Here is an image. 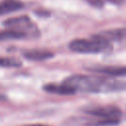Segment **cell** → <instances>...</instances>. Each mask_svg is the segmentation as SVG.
I'll use <instances>...</instances> for the list:
<instances>
[{
    "label": "cell",
    "mask_w": 126,
    "mask_h": 126,
    "mask_svg": "<svg viewBox=\"0 0 126 126\" xmlns=\"http://www.w3.org/2000/svg\"><path fill=\"white\" fill-rule=\"evenodd\" d=\"M88 69L110 77H126V66H93Z\"/></svg>",
    "instance_id": "obj_6"
},
{
    "label": "cell",
    "mask_w": 126,
    "mask_h": 126,
    "mask_svg": "<svg viewBox=\"0 0 126 126\" xmlns=\"http://www.w3.org/2000/svg\"><path fill=\"white\" fill-rule=\"evenodd\" d=\"M22 63L20 60L16 58H11V57H0V67H19L21 66Z\"/></svg>",
    "instance_id": "obj_12"
},
{
    "label": "cell",
    "mask_w": 126,
    "mask_h": 126,
    "mask_svg": "<svg viewBox=\"0 0 126 126\" xmlns=\"http://www.w3.org/2000/svg\"><path fill=\"white\" fill-rule=\"evenodd\" d=\"M84 112L88 115H92L94 117H98L101 119H105L115 123L116 125L119 124L122 111L119 107L114 105H102V106H93L84 109Z\"/></svg>",
    "instance_id": "obj_4"
},
{
    "label": "cell",
    "mask_w": 126,
    "mask_h": 126,
    "mask_svg": "<svg viewBox=\"0 0 126 126\" xmlns=\"http://www.w3.org/2000/svg\"><path fill=\"white\" fill-rule=\"evenodd\" d=\"M95 35L99 36L103 40L107 42L111 41H119L126 39V27L125 28H118V29H112V30H107V31H102Z\"/></svg>",
    "instance_id": "obj_7"
},
{
    "label": "cell",
    "mask_w": 126,
    "mask_h": 126,
    "mask_svg": "<svg viewBox=\"0 0 126 126\" xmlns=\"http://www.w3.org/2000/svg\"><path fill=\"white\" fill-rule=\"evenodd\" d=\"M115 125L116 124L111 121L94 117L92 115L71 116L63 122V126H115Z\"/></svg>",
    "instance_id": "obj_5"
},
{
    "label": "cell",
    "mask_w": 126,
    "mask_h": 126,
    "mask_svg": "<svg viewBox=\"0 0 126 126\" xmlns=\"http://www.w3.org/2000/svg\"><path fill=\"white\" fill-rule=\"evenodd\" d=\"M24 4L18 0H4L0 2V16L23 9Z\"/></svg>",
    "instance_id": "obj_10"
},
{
    "label": "cell",
    "mask_w": 126,
    "mask_h": 126,
    "mask_svg": "<svg viewBox=\"0 0 126 126\" xmlns=\"http://www.w3.org/2000/svg\"><path fill=\"white\" fill-rule=\"evenodd\" d=\"M76 93H111L126 91V81L116 79H106L76 74L67 77L63 82Z\"/></svg>",
    "instance_id": "obj_1"
},
{
    "label": "cell",
    "mask_w": 126,
    "mask_h": 126,
    "mask_svg": "<svg viewBox=\"0 0 126 126\" xmlns=\"http://www.w3.org/2000/svg\"><path fill=\"white\" fill-rule=\"evenodd\" d=\"M69 48L78 53H100L111 48V44L97 35H94L91 39L77 38L69 43Z\"/></svg>",
    "instance_id": "obj_2"
},
{
    "label": "cell",
    "mask_w": 126,
    "mask_h": 126,
    "mask_svg": "<svg viewBox=\"0 0 126 126\" xmlns=\"http://www.w3.org/2000/svg\"><path fill=\"white\" fill-rule=\"evenodd\" d=\"M42 89L50 94H61V95H70L76 94V92L68 87L65 84H47L42 87Z\"/></svg>",
    "instance_id": "obj_8"
},
{
    "label": "cell",
    "mask_w": 126,
    "mask_h": 126,
    "mask_svg": "<svg viewBox=\"0 0 126 126\" xmlns=\"http://www.w3.org/2000/svg\"><path fill=\"white\" fill-rule=\"evenodd\" d=\"M87 1H89L92 5H94V6H96V7H101L102 6V4H103V1H105V0H87ZM106 1H112V2H117L118 0H106Z\"/></svg>",
    "instance_id": "obj_13"
},
{
    "label": "cell",
    "mask_w": 126,
    "mask_h": 126,
    "mask_svg": "<svg viewBox=\"0 0 126 126\" xmlns=\"http://www.w3.org/2000/svg\"><path fill=\"white\" fill-rule=\"evenodd\" d=\"M24 56L32 61H42L53 57V53L45 49H30L24 52Z\"/></svg>",
    "instance_id": "obj_9"
},
{
    "label": "cell",
    "mask_w": 126,
    "mask_h": 126,
    "mask_svg": "<svg viewBox=\"0 0 126 126\" xmlns=\"http://www.w3.org/2000/svg\"><path fill=\"white\" fill-rule=\"evenodd\" d=\"M21 38H26L25 35L17 32L15 30L7 29L5 31H0V40H10V39H21Z\"/></svg>",
    "instance_id": "obj_11"
},
{
    "label": "cell",
    "mask_w": 126,
    "mask_h": 126,
    "mask_svg": "<svg viewBox=\"0 0 126 126\" xmlns=\"http://www.w3.org/2000/svg\"><path fill=\"white\" fill-rule=\"evenodd\" d=\"M23 126H48V125L40 124V123H36V124H27V125H23Z\"/></svg>",
    "instance_id": "obj_14"
},
{
    "label": "cell",
    "mask_w": 126,
    "mask_h": 126,
    "mask_svg": "<svg viewBox=\"0 0 126 126\" xmlns=\"http://www.w3.org/2000/svg\"><path fill=\"white\" fill-rule=\"evenodd\" d=\"M3 99H5V96L2 95V94H0V100H3Z\"/></svg>",
    "instance_id": "obj_15"
},
{
    "label": "cell",
    "mask_w": 126,
    "mask_h": 126,
    "mask_svg": "<svg viewBox=\"0 0 126 126\" xmlns=\"http://www.w3.org/2000/svg\"><path fill=\"white\" fill-rule=\"evenodd\" d=\"M3 25L7 29L15 30L22 32L26 38H36L39 36L38 28L31 20V18L26 15L9 18L3 22Z\"/></svg>",
    "instance_id": "obj_3"
}]
</instances>
